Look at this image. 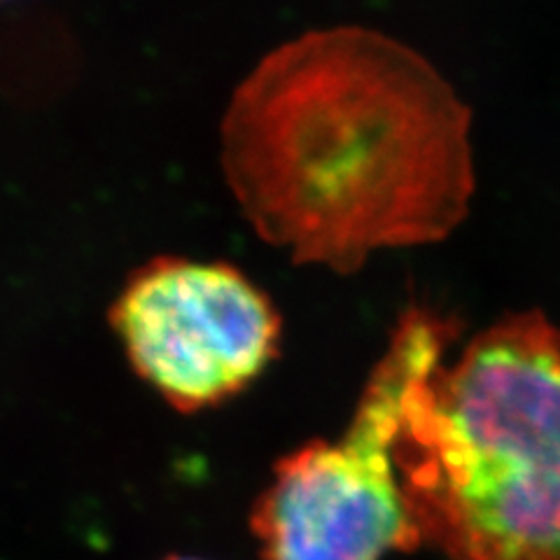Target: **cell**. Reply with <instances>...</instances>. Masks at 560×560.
Segmentation results:
<instances>
[{
  "instance_id": "cell-1",
  "label": "cell",
  "mask_w": 560,
  "mask_h": 560,
  "mask_svg": "<svg viewBox=\"0 0 560 560\" xmlns=\"http://www.w3.org/2000/svg\"><path fill=\"white\" fill-rule=\"evenodd\" d=\"M222 166L261 238L339 273L442 241L475 191L467 105L420 51L350 24L257 61L226 105Z\"/></svg>"
},
{
  "instance_id": "cell-2",
  "label": "cell",
  "mask_w": 560,
  "mask_h": 560,
  "mask_svg": "<svg viewBox=\"0 0 560 560\" xmlns=\"http://www.w3.org/2000/svg\"><path fill=\"white\" fill-rule=\"evenodd\" d=\"M395 465L448 560H560V327L523 313L471 339L418 388Z\"/></svg>"
},
{
  "instance_id": "cell-3",
  "label": "cell",
  "mask_w": 560,
  "mask_h": 560,
  "mask_svg": "<svg viewBox=\"0 0 560 560\" xmlns=\"http://www.w3.org/2000/svg\"><path fill=\"white\" fill-rule=\"evenodd\" d=\"M451 337V323L430 308L401 313L339 440L304 444L273 467L253 512L261 558L385 560L423 541L399 483L395 446Z\"/></svg>"
},
{
  "instance_id": "cell-4",
  "label": "cell",
  "mask_w": 560,
  "mask_h": 560,
  "mask_svg": "<svg viewBox=\"0 0 560 560\" xmlns=\"http://www.w3.org/2000/svg\"><path fill=\"white\" fill-rule=\"evenodd\" d=\"M110 323L136 374L185 413L248 388L280 341L273 302L226 261H148L117 294Z\"/></svg>"
},
{
  "instance_id": "cell-5",
  "label": "cell",
  "mask_w": 560,
  "mask_h": 560,
  "mask_svg": "<svg viewBox=\"0 0 560 560\" xmlns=\"http://www.w3.org/2000/svg\"><path fill=\"white\" fill-rule=\"evenodd\" d=\"M168 560H195V558H168Z\"/></svg>"
}]
</instances>
